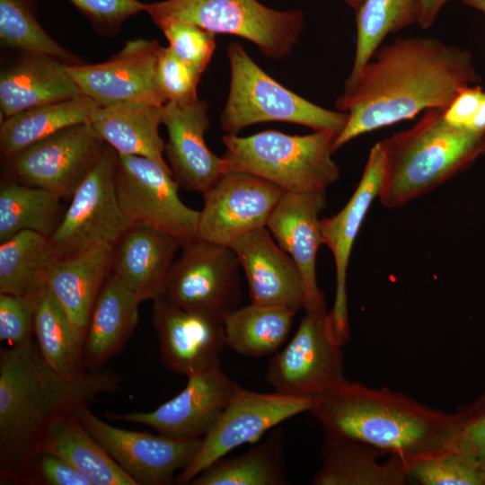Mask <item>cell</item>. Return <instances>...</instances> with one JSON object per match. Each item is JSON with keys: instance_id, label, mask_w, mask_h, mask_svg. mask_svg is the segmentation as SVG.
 <instances>
[{"instance_id": "obj_17", "label": "cell", "mask_w": 485, "mask_h": 485, "mask_svg": "<svg viewBox=\"0 0 485 485\" xmlns=\"http://www.w3.org/2000/svg\"><path fill=\"white\" fill-rule=\"evenodd\" d=\"M161 48L155 40H129L110 59L92 65H68L67 71L81 94L100 106L128 101L163 106L166 100L155 77Z\"/></svg>"}, {"instance_id": "obj_26", "label": "cell", "mask_w": 485, "mask_h": 485, "mask_svg": "<svg viewBox=\"0 0 485 485\" xmlns=\"http://www.w3.org/2000/svg\"><path fill=\"white\" fill-rule=\"evenodd\" d=\"M114 246L96 245L58 259L48 277V290L85 335L96 299L111 272Z\"/></svg>"}, {"instance_id": "obj_1", "label": "cell", "mask_w": 485, "mask_h": 485, "mask_svg": "<svg viewBox=\"0 0 485 485\" xmlns=\"http://www.w3.org/2000/svg\"><path fill=\"white\" fill-rule=\"evenodd\" d=\"M479 81L471 53L440 39L400 38L381 45L336 101L348 117L333 152L364 134L445 109Z\"/></svg>"}, {"instance_id": "obj_7", "label": "cell", "mask_w": 485, "mask_h": 485, "mask_svg": "<svg viewBox=\"0 0 485 485\" xmlns=\"http://www.w3.org/2000/svg\"><path fill=\"white\" fill-rule=\"evenodd\" d=\"M144 12L159 28L186 22L215 34L234 35L276 60L292 53L304 24L300 9L276 10L258 0H163L145 4Z\"/></svg>"}, {"instance_id": "obj_8", "label": "cell", "mask_w": 485, "mask_h": 485, "mask_svg": "<svg viewBox=\"0 0 485 485\" xmlns=\"http://www.w3.org/2000/svg\"><path fill=\"white\" fill-rule=\"evenodd\" d=\"M118 153L105 144L90 172L75 190L49 240L57 259L96 245H115L132 225L122 211L116 188Z\"/></svg>"}, {"instance_id": "obj_18", "label": "cell", "mask_w": 485, "mask_h": 485, "mask_svg": "<svg viewBox=\"0 0 485 485\" xmlns=\"http://www.w3.org/2000/svg\"><path fill=\"white\" fill-rule=\"evenodd\" d=\"M384 173V155L377 142L371 148L361 179L344 207L337 214L321 219L323 244L332 252L336 289L328 325L334 340L344 346L350 336L347 270L353 244L374 200L378 198Z\"/></svg>"}, {"instance_id": "obj_45", "label": "cell", "mask_w": 485, "mask_h": 485, "mask_svg": "<svg viewBox=\"0 0 485 485\" xmlns=\"http://www.w3.org/2000/svg\"><path fill=\"white\" fill-rule=\"evenodd\" d=\"M484 90L474 84L463 88L444 110L445 121L456 128L468 129L476 116Z\"/></svg>"}, {"instance_id": "obj_3", "label": "cell", "mask_w": 485, "mask_h": 485, "mask_svg": "<svg viewBox=\"0 0 485 485\" xmlns=\"http://www.w3.org/2000/svg\"><path fill=\"white\" fill-rule=\"evenodd\" d=\"M309 411L326 436L358 440L404 460L448 447L455 433L454 413L348 379L313 398Z\"/></svg>"}, {"instance_id": "obj_23", "label": "cell", "mask_w": 485, "mask_h": 485, "mask_svg": "<svg viewBox=\"0 0 485 485\" xmlns=\"http://www.w3.org/2000/svg\"><path fill=\"white\" fill-rule=\"evenodd\" d=\"M179 248L166 233L132 224L114 246L111 272L140 303L154 301L164 295Z\"/></svg>"}, {"instance_id": "obj_32", "label": "cell", "mask_w": 485, "mask_h": 485, "mask_svg": "<svg viewBox=\"0 0 485 485\" xmlns=\"http://www.w3.org/2000/svg\"><path fill=\"white\" fill-rule=\"evenodd\" d=\"M297 312L284 306L238 307L223 321L225 346L250 357L278 351L289 336Z\"/></svg>"}, {"instance_id": "obj_44", "label": "cell", "mask_w": 485, "mask_h": 485, "mask_svg": "<svg viewBox=\"0 0 485 485\" xmlns=\"http://www.w3.org/2000/svg\"><path fill=\"white\" fill-rule=\"evenodd\" d=\"M30 485H91L75 468L62 458L45 452L35 457Z\"/></svg>"}, {"instance_id": "obj_24", "label": "cell", "mask_w": 485, "mask_h": 485, "mask_svg": "<svg viewBox=\"0 0 485 485\" xmlns=\"http://www.w3.org/2000/svg\"><path fill=\"white\" fill-rule=\"evenodd\" d=\"M68 64L48 56L22 54L0 74L1 119L24 110L75 98L81 93Z\"/></svg>"}, {"instance_id": "obj_34", "label": "cell", "mask_w": 485, "mask_h": 485, "mask_svg": "<svg viewBox=\"0 0 485 485\" xmlns=\"http://www.w3.org/2000/svg\"><path fill=\"white\" fill-rule=\"evenodd\" d=\"M280 429L243 454L221 458L202 471L191 485H284L287 483Z\"/></svg>"}, {"instance_id": "obj_27", "label": "cell", "mask_w": 485, "mask_h": 485, "mask_svg": "<svg viewBox=\"0 0 485 485\" xmlns=\"http://www.w3.org/2000/svg\"><path fill=\"white\" fill-rule=\"evenodd\" d=\"M163 108L139 101L99 106L89 123L118 154L145 156L172 173L163 158L165 144L159 134Z\"/></svg>"}, {"instance_id": "obj_37", "label": "cell", "mask_w": 485, "mask_h": 485, "mask_svg": "<svg viewBox=\"0 0 485 485\" xmlns=\"http://www.w3.org/2000/svg\"><path fill=\"white\" fill-rule=\"evenodd\" d=\"M0 44L22 54L48 56L68 65L84 64L41 27L33 0H0Z\"/></svg>"}, {"instance_id": "obj_10", "label": "cell", "mask_w": 485, "mask_h": 485, "mask_svg": "<svg viewBox=\"0 0 485 485\" xmlns=\"http://www.w3.org/2000/svg\"><path fill=\"white\" fill-rule=\"evenodd\" d=\"M164 296L178 306L219 321L239 307L241 265L230 246L199 240L182 247Z\"/></svg>"}, {"instance_id": "obj_4", "label": "cell", "mask_w": 485, "mask_h": 485, "mask_svg": "<svg viewBox=\"0 0 485 485\" xmlns=\"http://www.w3.org/2000/svg\"><path fill=\"white\" fill-rule=\"evenodd\" d=\"M442 108L429 109L410 128L378 141L384 173L378 198L396 208L436 189L485 153V130L448 124Z\"/></svg>"}, {"instance_id": "obj_46", "label": "cell", "mask_w": 485, "mask_h": 485, "mask_svg": "<svg viewBox=\"0 0 485 485\" xmlns=\"http://www.w3.org/2000/svg\"><path fill=\"white\" fill-rule=\"evenodd\" d=\"M448 0H419L418 22L422 29L431 27Z\"/></svg>"}, {"instance_id": "obj_35", "label": "cell", "mask_w": 485, "mask_h": 485, "mask_svg": "<svg viewBox=\"0 0 485 485\" xmlns=\"http://www.w3.org/2000/svg\"><path fill=\"white\" fill-rule=\"evenodd\" d=\"M61 198L56 194L12 179L0 186V242L22 231L49 237L61 221Z\"/></svg>"}, {"instance_id": "obj_43", "label": "cell", "mask_w": 485, "mask_h": 485, "mask_svg": "<svg viewBox=\"0 0 485 485\" xmlns=\"http://www.w3.org/2000/svg\"><path fill=\"white\" fill-rule=\"evenodd\" d=\"M34 306L29 299L0 294V340L10 346L27 342L34 334Z\"/></svg>"}, {"instance_id": "obj_16", "label": "cell", "mask_w": 485, "mask_h": 485, "mask_svg": "<svg viewBox=\"0 0 485 485\" xmlns=\"http://www.w3.org/2000/svg\"><path fill=\"white\" fill-rule=\"evenodd\" d=\"M237 386L223 371L218 360L188 376L182 391L154 410L110 412L108 416L150 427L158 434L173 438H203L216 423Z\"/></svg>"}, {"instance_id": "obj_2", "label": "cell", "mask_w": 485, "mask_h": 485, "mask_svg": "<svg viewBox=\"0 0 485 485\" xmlns=\"http://www.w3.org/2000/svg\"><path fill=\"white\" fill-rule=\"evenodd\" d=\"M119 375L100 369L66 376L32 340L0 352L1 484L30 485L39 444L48 427L77 405L119 389Z\"/></svg>"}, {"instance_id": "obj_48", "label": "cell", "mask_w": 485, "mask_h": 485, "mask_svg": "<svg viewBox=\"0 0 485 485\" xmlns=\"http://www.w3.org/2000/svg\"><path fill=\"white\" fill-rule=\"evenodd\" d=\"M462 2L464 4L480 10L485 13V0H462Z\"/></svg>"}, {"instance_id": "obj_11", "label": "cell", "mask_w": 485, "mask_h": 485, "mask_svg": "<svg viewBox=\"0 0 485 485\" xmlns=\"http://www.w3.org/2000/svg\"><path fill=\"white\" fill-rule=\"evenodd\" d=\"M327 316V310L305 311L291 340L271 358L266 381L275 392L313 399L347 379L342 346Z\"/></svg>"}, {"instance_id": "obj_29", "label": "cell", "mask_w": 485, "mask_h": 485, "mask_svg": "<svg viewBox=\"0 0 485 485\" xmlns=\"http://www.w3.org/2000/svg\"><path fill=\"white\" fill-rule=\"evenodd\" d=\"M40 452L57 455L82 473L91 485H137L69 412L43 435Z\"/></svg>"}, {"instance_id": "obj_33", "label": "cell", "mask_w": 485, "mask_h": 485, "mask_svg": "<svg viewBox=\"0 0 485 485\" xmlns=\"http://www.w3.org/2000/svg\"><path fill=\"white\" fill-rule=\"evenodd\" d=\"M34 335L44 360L57 373L76 376L85 370L86 335L71 321L48 290H43L34 306Z\"/></svg>"}, {"instance_id": "obj_36", "label": "cell", "mask_w": 485, "mask_h": 485, "mask_svg": "<svg viewBox=\"0 0 485 485\" xmlns=\"http://www.w3.org/2000/svg\"><path fill=\"white\" fill-rule=\"evenodd\" d=\"M419 0H365L356 11L357 39L351 84L390 34L418 22Z\"/></svg>"}, {"instance_id": "obj_41", "label": "cell", "mask_w": 485, "mask_h": 485, "mask_svg": "<svg viewBox=\"0 0 485 485\" xmlns=\"http://www.w3.org/2000/svg\"><path fill=\"white\" fill-rule=\"evenodd\" d=\"M455 433L448 447L474 455L485 469V386L472 402L454 412Z\"/></svg>"}, {"instance_id": "obj_5", "label": "cell", "mask_w": 485, "mask_h": 485, "mask_svg": "<svg viewBox=\"0 0 485 485\" xmlns=\"http://www.w3.org/2000/svg\"><path fill=\"white\" fill-rule=\"evenodd\" d=\"M336 137L328 130L303 136L278 130L248 137L225 134L222 137L225 172L251 173L286 192L326 191L340 177V168L332 159Z\"/></svg>"}, {"instance_id": "obj_28", "label": "cell", "mask_w": 485, "mask_h": 485, "mask_svg": "<svg viewBox=\"0 0 485 485\" xmlns=\"http://www.w3.org/2000/svg\"><path fill=\"white\" fill-rule=\"evenodd\" d=\"M139 304L110 272L91 314L84 350L85 370L99 369L125 346L137 325Z\"/></svg>"}, {"instance_id": "obj_30", "label": "cell", "mask_w": 485, "mask_h": 485, "mask_svg": "<svg viewBox=\"0 0 485 485\" xmlns=\"http://www.w3.org/2000/svg\"><path fill=\"white\" fill-rule=\"evenodd\" d=\"M49 237L22 231L0 245V294L36 304L47 287L49 272L57 260Z\"/></svg>"}, {"instance_id": "obj_25", "label": "cell", "mask_w": 485, "mask_h": 485, "mask_svg": "<svg viewBox=\"0 0 485 485\" xmlns=\"http://www.w3.org/2000/svg\"><path fill=\"white\" fill-rule=\"evenodd\" d=\"M384 453L366 443L347 437L326 436L322 448V464L312 481L313 485H404L408 472L404 459Z\"/></svg>"}, {"instance_id": "obj_31", "label": "cell", "mask_w": 485, "mask_h": 485, "mask_svg": "<svg viewBox=\"0 0 485 485\" xmlns=\"http://www.w3.org/2000/svg\"><path fill=\"white\" fill-rule=\"evenodd\" d=\"M100 105L89 97L54 101L1 119L0 150L4 160L72 125L89 123Z\"/></svg>"}, {"instance_id": "obj_6", "label": "cell", "mask_w": 485, "mask_h": 485, "mask_svg": "<svg viewBox=\"0 0 485 485\" xmlns=\"http://www.w3.org/2000/svg\"><path fill=\"white\" fill-rule=\"evenodd\" d=\"M230 86L219 118L226 135H238L253 124L280 121L313 130L341 132L348 113L328 110L280 84L263 71L237 41L227 46Z\"/></svg>"}, {"instance_id": "obj_12", "label": "cell", "mask_w": 485, "mask_h": 485, "mask_svg": "<svg viewBox=\"0 0 485 485\" xmlns=\"http://www.w3.org/2000/svg\"><path fill=\"white\" fill-rule=\"evenodd\" d=\"M313 399L274 392L261 393L237 386L232 398L202 444L192 463L176 477L190 484L202 471L232 450L257 442L281 422L309 411Z\"/></svg>"}, {"instance_id": "obj_9", "label": "cell", "mask_w": 485, "mask_h": 485, "mask_svg": "<svg viewBox=\"0 0 485 485\" xmlns=\"http://www.w3.org/2000/svg\"><path fill=\"white\" fill-rule=\"evenodd\" d=\"M171 172L141 155L117 157L116 188L120 207L131 224L154 227L184 247L198 238L199 211L185 205Z\"/></svg>"}, {"instance_id": "obj_42", "label": "cell", "mask_w": 485, "mask_h": 485, "mask_svg": "<svg viewBox=\"0 0 485 485\" xmlns=\"http://www.w3.org/2000/svg\"><path fill=\"white\" fill-rule=\"evenodd\" d=\"M90 22L97 32L107 36L117 34L129 17L144 12L145 4L138 0H69Z\"/></svg>"}, {"instance_id": "obj_15", "label": "cell", "mask_w": 485, "mask_h": 485, "mask_svg": "<svg viewBox=\"0 0 485 485\" xmlns=\"http://www.w3.org/2000/svg\"><path fill=\"white\" fill-rule=\"evenodd\" d=\"M284 190L259 176L227 172L203 194L198 238L230 246L243 234L267 225Z\"/></svg>"}, {"instance_id": "obj_49", "label": "cell", "mask_w": 485, "mask_h": 485, "mask_svg": "<svg viewBox=\"0 0 485 485\" xmlns=\"http://www.w3.org/2000/svg\"><path fill=\"white\" fill-rule=\"evenodd\" d=\"M353 10L357 11L364 3L365 0H342Z\"/></svg>"}, {"instance_id": "obj_20", "label": "cell", "mask_w": 485, "mask_h": 485, "mask_svg": "<svg viewBox=\"0 0 485 485\" xmlns=\"http://www.w3.org/2000/svg\"><path fill=\"white\" fill-rule=\"evenodd\" d=\"M168 142L164 154L178 184L204 193L225 173V162L210 151L205 140L209 128L208 106L198 98L167 101L163 108Z\"/></svg>"}, {"instance_id": "obj_22", "label": "cell", "mask_w": 485, "mask_h": 485, "mask_svg": "<svg viewBox=\"0 0 485 485\" xmlns=\"http://www.w3.org/2000/svg\"><path fill=\"white\" fill-rule=\"evenodd\" d=\"M230 247L244 272L251 303L284 306L297 313L304 308L302 275L266 226L243 234Z\"/></svg>"}, {"instance_id": "obj_39", "label": "cell", "mask_w": 485, "mask_h": 485, "mask_svg": "<svg viewBox=\"0 0 485 485\" xmlns=\"http://www.w3.org/2000/svg\"><path fill=\"white\" fill-rule=\"evenodd\" d=\"M201 73L178 57L169 47H162L155 67L158 88L167 101L184 102L198 99Z\"/></svg>"}, {"instance_id": "obj_38", "label": "cell", "mask_w": 485, "mask_h": 485, "mask_svg": "<svg viewBox=\"0 0 485 485\" xmlns=\"http://www.w3.org/2000/svg\"><path fill=\"white\" fill-rule=\"evenodd\" d=\"M409 477L422 485H485V469L472 454L450 447L404 460Z\"/></svg>"}, {"instance_id": "obj_21", "label": "cell", "mask_w": 485, "mask_h": 485, "mask_svg": "<svg viewBox=\"0 0 485 485\" xmlns=\"http://www.w3.org/2000/svg\"><path fill=\"white\" fill-rule=\"evenodd\" d=\"M326 206L323 190L284 192L266 227L295 261L304 281V311L327 310L324 293L316 279V257L323 244L320 213Z\"/></svg>"}, {"instance_id": "obj_14", "label": "cell", "mask_w": 485, "mask_h": 485, "mask_svg": "<svg viewBox=\"0 0 485 485\" xmlns=\"http://www.w3.org/2000/svg\"><path fill=\"white\" fill-rule=\"evenodd\" d=\"M105 146L90 123L65 128L4 160L12 180L72 197ZM11 179V178H10Z\"/></svg>"}, {"instance_id": "obj_40", "label": "cell", "mask_w": 485, "mask_h": 485, "mask_svg": "<svg viewBox=\"0 0 485 485\" xmlns=\"http://www.w3.org/2000/svg\"><path fill=\"white\" fill-rule=\"evenodd\" d=\"M160 29L173 53L203 74L214 55L216 34L186 22L166 23Z\"/></svg>"}, {"instance_id": "obj_19", "label": "cell", "mask_w": 485, "mask_h": 485, "mask_svg": "<svg viewBox=\"0 0 485 485\" xmlns=\"http://www.w3.org/2000/svg\"><path fill=\"white\" fill-rule=\"evenodd\" d=\"M152 322L168 370L188 377L220 360L225 346L222 321L187 311L162 295L153 301Z\"/></svg>"}, {"instance_id": "obj_47", "label": "cell", "mask_w": 485, "mask_h": 485, "mask_svg": "<svg viewBox=\"0 0 485 485\" xmlns=\"http://www.w3.org/2000/svg\"><path fill=\"white\" fill-rule=\"evenodd\" d=\"M468 129L472 131L485 130V91L479 110Z\"/></svg>"}, {"instance_id": "obj_13", "label": "cell", "mask_w": 485, "mask_h": 485, "mask_svg": "<svg viewBox=\"0 0 485 485\" xmlns=\"http://www.w3.org/2000/svg\"><path fill=\"white\" fill-rule=\"evenodd\" d=\"M71 413L137 485H166L194 460L203 438L180 439L128 430L98 418L87 406Z\"/></svg>"}]
</instances>
